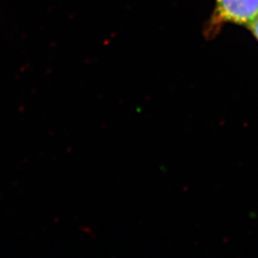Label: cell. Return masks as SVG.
<instances>
[{"mask_svg": "<svg viewBox=\"0 0 258 258\" xmlns=\"http://www.w3.org/2000/svg\"><path fill=\"white\" fill-rule=\"evenodd\" d=\"M258 17V0H215L208 31L217 33L222 25L231 23L249 27Z\"/></svg>", "mask_w": 258, "mask_h": 258, "instance_id": "6da1fadb", "label": "cell"}, {"mask_svg": "<svg viewBox=\"0 0 258 258\" xmlns=\"http://www.w3.org/2000/svg\"><path fill=\"white\" fill-rule=\"evenodd\" d=\"M249 31L258 42V17L249 25Z\"/></svg>", "mask_w": 258, "mask_h": 258, "instance_id": "7a4b0ae2", "label": "cell"}]
</instances>
